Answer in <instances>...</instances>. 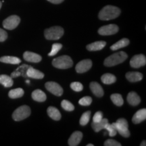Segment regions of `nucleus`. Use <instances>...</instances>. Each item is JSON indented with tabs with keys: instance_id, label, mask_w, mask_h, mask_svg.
I'll return each mask as SVG.
<instances>
[{
	"instance_id": "nucleus-1",
	"label": "nucleus",
	"mask_w": 146,
	"mask_h": 146,
	"mask_svg": "<svg viewBox=\"0 0 146 146\" xmlns=\"http://www.w3.org/2000/svg\"><path fill=\"white\" fill-rule=\"evenodd\" d=\"M120 8L114 5H106L100 10L98 14V17L102 21H110L115 19L120 16Z\"/></svg>"
},
{
	"instance_id": "nucleus-2",
	"label": "nucleus",
	"mask_w": 146,
	"mask_h": 146,
	"mask_svg": "<svg viewBox=\"0 0 146 146\" xmlns=\"http://www.w3.org/2000/svg\"><path fill=\"white\" fill-rule=\"evenodd\" d=\"M128 58L127 54L125 52H118L114 53L110 56L104 60V65L106 66L111 67L120 64L125 62Z\"/></svg>"
},
{
	"instance_id": "nucleus-3",
	"label": "nucleus",
	"mask_w": 146,
	"mask_h": 146,
	"mask_svg": "<svg viewBox=\"0 0 146 146\" xmlns=\"http://www.w3.org/2000/svg\"><path fill=\"white\" fill-rule=\"evenodd\" d=\"M52 65L60 69H68L72 66L73 62L68 56H62L53 60Z\"/></svg>"
},
{
	"instance_id": "nucleus-4",
	"label": "nucleus",
	"mask_w": 146,
	"mask_h": 146,
	"mask_svg": "<svg viewBox=\"0 0 146 146\" xmlns=\"http://www.w3.org/2000/svg\"><path fill=\"white\" fill-rule=\"evenodd\" d=\"M44 35L45 39L47 40H58L63 36L64 29L61 27H52L45 29Z\"/></svg>"
},
{
	"instance_id": "nucleus-5",
	"label": "nucleus",
	"mask_w": 146,
	"mask_h": 146,
	"mask_svg": "<svg viewBox=\"0 0 146 146\" xmlns=\"http://www.w3.org/2000/svg\"><path fill=\"white\" fill-rule=\"evenodd\" d=\"M112 124L116 128L117 133H119L120 135L125 138L130 137L131 133L129 129H128L129 125H128L127 120L125 119V118H119V119L116 120V122Z\"/></svg>"
},
{
	"instance_id": "nucleus-6",
	"label": "nucleus",
	"mask_w": 146,
	"mask_h": 146,
	"mask_svg": "<svg viewBox=\"0 0 146 146\" xmlns=\"http://www.w3.org/2000/svg\"><path fill=\"white\" fill-rule=\"evenodd\" d=\"M31 111L28 106L24 105L18 108L12 114V118L15 121H21L25 118H28L31 115Z\"/></svg>"
},
{
	"instance_id": "nucleus-7",
	"label": "nucleus",
	"mask_w": 146,
	"mask_h": 146,
	"mask_svg": "<svg viewBox=\"0 0 146 146\" xmlns=\"http://www.w3.org/2000/svg\"><path fill=\"white\" fill-rule=\"evenodd\" d=\"M20 22H21V18L19 16L16 15L10 16L3 21V28L8 30H13L18 26Z\"/></svg>"
},
{
	"instance_id": "nucleus-8",
	"label": "nucleus",
	"mask_w": 146,
	"mask_h": 146,
	"mask_svg": "<svg viewBox=\"0 0 146 146\" xmlns=\"http://www.w3.org/2000/svg\"><path fill=\"white\" fill-rule=\"evenodd\" d=\"M119 28L116 25L110 24V25H106L100 27L98 30V33L100 35H112L118 33Z\"/></svg>"
},
{
	"instance_id": "nucleus-9",
	"label": "nucleus",
	"mask_w": 146,
	"mask_h": 146,
	"mask_svg": "<svg viewBox=\"0 0 146 146\" xmlns=\"http://www.w3.org/2000/svg\"><path fill=\"white\" fill-rule=\"evenodd\" d=\"M45 87L47 91L56 96H61L63 94V89L59 84L55 82H47Z\"/></svg>"
},
{
	"instance_id": "nucleus-10",
	"label": "nucleus",
	"mask_w": 146,
	"mask_h": 146,
	"mask_svg": "<svg viewBox=\"0 0 146 146\" xmlns=\"http://www.w3.org/2000/svg\"><path fill=\"white\" fill-rule=\"evenodd\" d=\"M146 64V58L143 54L135 55L131 58L130 65L132 68H139Z\"/></svg>"
},
{
	"instance_id": "nucleus-11",
	"label": "nucleus",
	"mask_w": 146,
	"mask_h": 146,
	"mask_svg": "<svg viewBox=\"0 0 146 146\" xmlns=\"http://www.w3.org/2000/svg\"><path fill=\"white\" fill-rule=\"evenodd\" d=\"M92 66V61L91 60H83L79 62L76 66V71L78 73H84L89 70Z\"/></svg>"
},
{
	"instance_id": "nucleus-12",
	"label": "nucleus",
	"mask_w": 146,
	"mask_h": 146,
	"mask_svg": "<svg viewBox=\"0 0 146 146\" xmlns=\"http://www.w3.org/2000/svg\"><path fill=\"white\" fill-rule=\"evenodd\" d=\"M23 58L26 61L33 63H38L42 60V57L40 55L28 51L24 53Z\"/></svg>"
},
{
	"instance_id": "nucleus-13",
	"label": "nucleus",
	"mask_w": 146,
	"mask_h": 146,
	"mask_svg": "<svg viewBox=\"0 0 146 146\" xmlns=\"http://www.w3.org/2000/svg\"><path fill=\"white\" fill-rule=\"evenodd\" d=\"M83 138V133L81 131H75L71 135L70 137L69 138L68 143L70 146H76L78 145L80 142Z\"/></svg>"
},
{
	"instance_id": "nucleus-14",
	"label": "nucleus",
	"mask_w": 146,
	"mask_h": 146,
	"mask_svg": "<svg viewBox=\"0 0 146 146\" xmlns=\"http://www.w3.org/2000/svg\"><path fill=\"white\" fill-rule=\"evenodd\" d=\"M146 119V109L143 108L139 110L133 116L132 121L134 124L141 123Z\"/></svg>"
},
{
	"instance_id": "nucleus-15",
	"label": "nucleus",
	"mask_w": 146,
	"mask_h": 146,
	"mask_svg": "<svg viewBox=\"0 0 146 146\" xmlns=\"http://www.w3.org/2000/svg\"><path fill=\"white\" fill-rule=\"evenodd\" d=\"M90 89L92 93L95 96L98 97V98H101L104 96V92L103 88H102L101 85L97 82H91L90 83Z\"/></svg>"
},
{
	"instance_id": "nucleus-16",
	"label": "nucleus",
	"mask_w": 146,
	"mask_h": 146,
	"mask_svg": "<svg viewBox=\"0 0 146 146\" xmlns=\"http://www.w3.org/2000/svg\"><path fill=\"white\" fill-rule=\"evenodd\" d=\"M27 77L35 78V79H42L44 77V74L41 71L30 66L27 71Z\"/></svg>"
},
{
	"instance_id": "nucleus-17",
	"label": "nucleus",
	"mask_w": 146,
	"mask_h": 146,
	"mask_svg": "<svg viewBox=\"0 0 146 146\" xmlns=\"http://www.w3.org/2000/svg\"><path fill=\"white\" fill-rule=\"evenodd\" d=\"M106 45V43L104 41H96L94 43H91L87 45V50L91 52H95V51L101 50L104 48Z\"/></svg>"
},
{
	"instance_id": "nucleus-18",
	"label": "nucleus",
	"mask_w": 146,
	"mask_h": 146,
	"mask_svg": "<svg viewBox=\"0 0 146 146\" xmlns=\"http://www.w3.org/2000/svg\"><path fill=\"white\" fill-rule=\"evenodd\" d=\"M126 78L129 81L135 83L141 81L143 78V74L139 72H129L126 74Z\"/></svg>"
},
{
	"instance_id": "nucleus-19",
	"label": "nucleus",
	"mask_w": 146,
	"mask_h": 146,
	"mask_svg": "<svg viewBox=\"0 0 146 146\" xmlns=\"http://www.w3.org/2000/svg\"><path fill=\"white\" fill-rule=\"evenodd\" d=\"M127 102L131 106H137L141 102V98L137 93L132 91L128 94Z\"/></svg>"
},
{
	"instance_id": "nucleus-20",
	"label": "nucleus",
	"mask_w": 146,
	"mask_h": 146,
	"mask_svg": "<svg viewBox=\"0 0 146 146\" xmlns=\"http://www.w3.org/2000/svg\"><path fill=\"white\" fill-rule=\"evenodd\" d=\"M32 98L36 102H43L46 100L47 96L41 89H36L32 93Z\"/></svg>"
},
{
	"instance_id": "nucleus-21",
	"label": "nucleus",
	"mask_w": 146,
	"mask_h": 146,
	"mask_svg": "<svg viewBox=\"0 0 146 146\" xmlns=\"http://www.w3.org/2000/svg\"><path fill=\"white\" fill-rule=\"evenodd\" d=\"M47 114L52 119L54 120H60L61 118V114L56 108L50 106L47 108Z\"/></svg>"
},
{
	"instance_id": "nucleus-22",
	"label": "nucleus",
	"mask_w": 146,
	"mask_h": 146,
	"mask_svg": "<svg viewBox=\"0 0 146 146\" xmlns=\"http://www.w3.org/2000/svg\"><path fill=\"white\" fill-rule=\"evenodd\" d=\"M0 62L11 64H19L21 62V60L14 56H3L0 58Z\"/></svg>"
},
{
	"instance_id": "nucleus-23",
	"label": "nucleus",
	"mask_w": 146,
	"mask_h": 146,
	"mask_svg": "<svg viewBox=\"0 0 146 146\" xmlns=\"http://www.w3.org/2000/svg\"><path fill=\"white\" fill-rule=\"evenodd\" d=\"M107 123H108V120L107 118H102L101 121L98 122V123H94L93 122L92 124H91V127L95 131V132L98 133L102 129H104L105 126Z\"/></svg>"
},
{
	"instance_id": "nucleus-24",
	"label": "nucleus",
	"mask_w": 146,
	"mask_h": 146,
	"mask_svg": "<svg viewBox=\"0 0 146 146\" xmlns=\"http://www.w3.org/2000/svg\"><path fill=\"white\" fill-rule=\"evenodd\" d=\"M101 80L102 83L106 85H111L116 81V78L114 74H110V73H106L102 76Z\"/></svg>"
},
{
	"instance_id": "nucleus-25",
	"label": "nucleus",
	"mask_w": 146,
	"mask_h": 146,
	"mask_svg": "<svg viewBox=\"0 0 146 146\" xmlns=\"http://www.w3.org/2000/svg\"><path fill=\"white\" fill-rule=\"evenodd\" d=\"M0 84H1L5 87H11L13 85L14 81L11 76L6 74H1L0 75Z\"/></svg>"
},
{
	"instance_id": "nucleus-26",
	"label": "nucleus",
	"mask_w": 146,
	"mask_h": 146,
	"mask_svg": "<svg viewBox=\"0 0 146 146\" xmlns=\"http://www.w3.org/2000/svg\"><path fill=\"white\" fill-rule=\"evenodd\" d=\"M129 44V40L128 39H126V38H124V39H120V41L116 42V43H114V45H112V46L110 47V50L112 51H116L119 50V49L123 48V47H125L127 46Z\"/></svg>"
},
{
	"instance_id": "nucleus-27",
	"label": "nucleus",
	"mask_w": 146,
	"mask_h": 146,
	"mask_svg": "<svg viewBox=\"0 0 146 146\" xmlns=\"http://www.w3.org/2000/svg\"><path fill=\"white\" fill-rule=\"evenodd\" d=\"M24 90L22 88H16L14 89H12L9 91L8 96L12 99H16V98H20L23 96Z\"/></svg>"
},
{
	"instance_id": "nucleus-28",
	"label": "nucleus",
	"mask_w": 146,
	"mask_h": 146,
	"mask_svg": "<svg viewBox=\"0 0 146 146\" xmlns=\"http://www.w3.org/2000/svg\"><path fill=\"white\" fill-rule=\"evenodd\" d=\"M110 99L113 103L117 106H122L124 104V100L122 96L119 94H114L111 95Z\"/></svg>"
},
{
	"instance_id": "nucleus-29",
	"label": "nucleus",
	"mask_w": 146,
	"mask_h": 146,
	"mask_svg": "<svg viewBox=\"0 0 146 146\" xmlns=\"http://www.w3.org/2000/svg\"><path fill=\"white\" fill-rule=\"evenodd\" d=\"M91 112L90 111H87L83 113L81 116V119H80V125L82 126H85L88 124L89 120H90Z\"/></svg>"
},
{
	"instance_id": "nucleus-30",
	"label": "nucleus",
	"mask_w": 146,
	"mask_h": 146,
	"mask_svg": "<svg viewBox=\"0 0 146 146\" xmlns=\"http://www.w3.org/2000/svg\"><path fill=\"white\" fill-rule=\"evenodd\" d=\"M61 106L62 107V108L64 110H65L66 111H69V112H70V111H73L74 110V105H73L71 102L66 100H62V102L61 103Z\"/></svg>"
},
{
	"instance_id": "nucleus-31",
	"label": "nucleus",
	"mask_w": 146,
	"mask_h": 146,
	"mask_svg": "<svg viewBox=\"0 0 146 146\" xmlns=\"http://www.w3.org/2000/svg\"><path fill=\"white\" fill-rule=\"evenodd\" d=\"M62 48V45L61 43H54L52 45V50L48 54L49 56H54L58 53V52Z\"/></svg>"
},
{
	"instance_id": "nucleus-32",
	"label": "nucleus",
	"mask_w": 146,
	"mask_h": 146,
	"mask_svg": "<svg viewBox=\"0 0 146 146\" xmlns=\"http://www.w3.org/2000/svg\"><path fill=\"white\" fill-rule=\"evenodd\" d=\"M104 129H106V130L108 131L109 135L110 137H114L115 135H116L117 131H116V128H115L114 125H113V124L107 123L105 126Z\"/></svg>"
},
{
	"instance_id": "nucleus-33",
	"label": "nucleus",
	"mask_w": 146,
	"mask_h": 146,
	"mask_svg": "<svg viewBox=\"0 0 146 146\" xmlns=\"http://www.w3.org/2000/svg\"><path fill=\"white\" fill-rule=\"evenodd\" d=\"M91 102H92V98L89 96H86L81 98L78 101V104L81 106H89L91 104Z\"/></svg>"
},
{
	"instance_id": "nucleus-34",
	"label": "nucleus",
	"mask_w": 146,
	"mask_h": 146,
	"mask_svg": "<svg viewBox=\"0 0 146 146\" xmlns=\"http://www.w3.org/2000/svg\"><path fill=\"white\" fill-rule=\"evenodd\" d=\"M70 88L73 91H76V92H79L83 89V85L79 82H73L70 84Z\"/></svg>"
},
{
	"instance_id": "nucleus-35",
	"label": "nucleus",
	"mask_w": 146,
	"mask_h": 146,
	"mask_svg": "<svg viewBox=\"0 0 146 146\" xmlns=\"http://www.w3.org/2000/svg\"><path fill=\"white\" fill-rule=\"evenodd\" d=\"M31 66H29L27 64H23L19 66L18 68L16 69V70H18L21 73V76H23V77L27 78V71L28 70V68L30 67Z\"/></svg>"
},
{
	"instance_id": "nucleus-36",
	"label": "nucleus",
	"mask_w": 146,
	"mask_h": 146,
	"mask_svg": "<svg viewBox=\"0 0 146 146\" xmlns=\"http://www.w3.org/2000/svg\"><path fill=\"white\" fill-rule=\"evenodd\" d=\"M104 145L105 146H121V143H120L119 142L115 141L112 139H110L106 140L104 142Z\"/></svg>"
},
{
	"instance_id": "nucleus-37",
	"label": "nucleus",
	"mask_w": 146,
	"mask_h": 146,
	"mask_svg": "<svg viewBox=\"0 0 146 146\" xmlns=\"http://www.w3.org/2000/svg\"><path fill=\"white\" fill-rule=\"evenodd\" d=\"M102 118H103V113L100 112V111H98L94 114V118H93V122L94 123H98V122L101 121Z\"/></svg>"
},
{
	"instance_id": "nucleus-38",
	"label": "nucleus",
	"mask_w": 146,
	"mask_h": 146,
	"mask_svg": "<svg viewBox=\"0 0 146 146\" xmlns=\"http://www.w3.org/2000/svg\"><path fill=\"white\" fill-rule=\"evenodd\" d=\"M8 38V33L3 29H0V42H3Z\"/></svg>"
},
{
	"instance_id": "nucleus-39",
	"label": "nucleus",
	"mask_w": 146,
	"mask_h": 146,
	"mask_svg": "<svg viewBox=\"0 0 146 146\" xmlns=\"http://www.w3.org/2000/svg\"><path fill=\"white\" fill-rule=\"evenodd\" d=\"M21 76V73L18 70H16L15 71H14L13 72L11 73V77H12V78H16V77H18V76Z\"/></svg>"
},
{
	"instance_id": "nucleus-40",
	"label": "nucleus",
	"mask_w": 146,
	"mask_h": 146,
	"mask_svg": "<svg viewBox=\"0 0 146 146\" xmlns=\"http://www.w3.org/2000/svg\"><path fill=\"white\" fill-rule=\"evenodd\" d=\"M50 3H54V4H59V3H62L64 0H47Z\"/></svg>"
},
{
	"instance_id": "nucleus-41",
	"label": "nucleus",
	"mask_w": 146,
	"mask_h": 146,
	"mask_svg": "<svg viewBox=\"0 0 146 146\" xmlns=\"http://www.w3.org/2000/svg\"><path fill=\"white\" fill-rule=\"evenodd\" d=\"M145 143H146V141H142V143H141V144H140V145H141V146H145V145H146Z\"/></svg>"
},
{
	"instance_id": "nucleus-42",
	"label": "nucleus",
	"mask_w": 146,
	"mask_h": 146,
	"mask_svg": "<svg viewBox=\"0 0 146 146\" xmlns=\"http://www.w3.org/2000/svg\"><path fill=\"white\" fill-rule=\"evenodd\" d=\"M94 144H91V143L87 144V146H94Z\"/></svg>"
},
{
	"instance_id": "nucleus-43",
	"label": "nucleus",
	"mask_w": 146,
	"mask_h": 146,
	"mask_svg": "<svg viewBox=\"0 0 146 146\" xmlns=\"http://www.w3.org/2000/svg\"><path fill=\"white\" fill-rule=\"evenodd\" d=\"M1 5H2V2L0 1V9H1Z\"/></svg>"
},
{
	"instance_id": "nucleus-44",
	"label": "nucleus",
	"mask_w": 146,
	"mask_h": 146,
	"mask_svg": "<svg viewBox=\"0 0 146 146\" xmlns=\"http://www.w3.org/2000/svg\"><path fill=\"white\" fill-rule=\"evenodd\" d=\"M26 83H30V81H29V80H27V81H26Z\"/></svg>"
}]
</instances>
